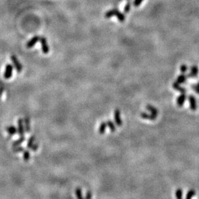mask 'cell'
<instances>
[{
    "label": "cell",
    "instance_id": "31",
    "mask_svg": "<svg viewBox=\"0 0 199 199\" xmlns=\"http://www.w3.org/2000/svg\"><path fill=\"white\" fill-rule=\"evenodd\" d=\"M92 197V193L90 192V191H88V192H86L85 198H87V199H90Z\"/></svg>",
    "mask_w": 199,
    "mask_h": 199
},
{
    "label": "cell",
    "instance_id": "14",
    "mask_svg": "<svg viewBox=\"0 0 199 199\" xmlns=\"http://www.w3.org/2000/svg\"><path fill=\"white\" fill-rule=\"evenodd\" d=\"M5 130L10 135H15L17 133V129L16 128V127H15L14 126H7Z\"/></svg>",
    "mask_w": 199,
    "mask_h": 199
},
{
    "label": "cell",
    "instance_id": "20",
    "mask_svg": "<svg viewBox=\"0 0 199 199\" xmlns=\"http://www.w3.org/2000/svg\"><path fill=\"white\" fill-rule=\"evenodd\" d=\"M36 141V137L34 135L31 136V137L28 139V142H27V148H31L33 144Z\"/></svg>",
    "mask_w": 199,
    "mask_h": 199
},
{
    "label": "cell",
    "instance_id": "29",
    "mask_svg": "<svg viewBox=\"0 0 199 199\" xmlns=\"http://www.w3.org/2000/svg\"><path fill=\"white\" fill-rule=\"evenodd\" d=\"M143 1H144V0H134V5L135 7H139V6L141 5V4Z\"/></svg>",
    "mask_w": 199,
    "mask_h": 199
},
{
    "label": "cell",
    "instance_id": "2",
    "mask_svg": "<svg viewBox=\"0 0 199 199\" xmlns=\"http://www.w3.org/2000/svg\"><path fill=\"white\" fill-rule=\"evenodd\" d=\"M10 59H11V61H12V63L14 66V67L16 68L17 72L18 73L21 72L22 69H23V66H22V65L21 64V62H20V61L18 60V59L17 58V57L15 56V55H12V56H11Z\"/></svg>",
    "mask_w": 199,
    "mask_h": 199
},
{
    "label": "cell",
    "instance_id": "17",
    "mask_svg": "<svg viewBox=\"0 0 199 199\" xmlns=\"http://www.w3.org/2000/svg\"><path fill=\"white\" fill-rule=\"evenodd\" d=\"M25 141V135L21 136V137L19 139H17V140H16V141H15L12 142V147L20 146L22 142H23Z\"/></svg>",
    "mask_w": 199,
    "mask_h": 199
},
{
    "label": "cell",
    "instance_id": "3",
    "mask_svg": "<svg viewBox=\"0 0 199 199\" xmlns=\"http://www.w3.org/2000/svg\"><path fill=\"white\" fill-rule=\"evenodd\" d=\"M13 72V65L11 64H7L5 67V70L4 73H3V77L6 79H10L12 76Z\"/></svg>",
    "mask_w": 199,
    "mask_h": 199
},
{
    "label": "cell",
    "instance_id": "22",
    "mask_svg": "<svg viewBox=\"0 0 199 199\" xmlns=\"http://www.w3.org/2000/svg\"><path fill=\"white\" fill-rule=\"evenodd\" d=\"M76 195L77 198L79 199H81L83 198V192H82V190L80 188V187H77V188L76 190Z\"/></svg>",
    "mask_w": 199,
    "mask_h": 199
},
{
    "label": "cell",
    "instance_id": "8",
    "mask_svg": "<svg viewBox=\"0 0 199 199\" xmlns=\"http://www.w3.org/2000/svg\"><path fill=\"white\" fill-rule=\"evenodd\" d=\"M114 120L117 126H121L123 124V121L121 119V113L119 110H115V112H114Z\"/></svg>",
    "mask_w": 199,
    "mask_h": 199
},
{
    "label": "cell",
    "instance_id": "16",
    "mask_svg": "<svg viewBox=\"0 0 199 199\" xmlns=\"http://www.w3.org/2000/svg\"><path fill=\"white\" fill-rule=\"evenodd\" d=\"M187 79V75L185 74H181L178 77L177 79H176V82H178L179 84H182V83H185L186 82V80Z\"/></svg>",
    "mask_w": 199,
    "mask_h": 199
},
{
    "label": "cell",
    "instance_id": "26",
    "mask_svg": "<svg viewBox=\"0 0 199 199\" xmlns=\"http://www.w3.org/2000/svg\"><path fill=\"white\" fill-rule=\"evenodd\" d=\"M38 147H39V142L37 141L33 144L31 149L33 151V152H36V151L38 149Z\"/></svg>",
    "mask_w": 199,
    "mask_h": 199
},
{
    "label": "cell",
    "instance_id": "9",
    "mask_svg": "<svg viewBox=\"0 0 199 199\" xmlns=\"http://www.w3.org/2000/svg\"><path fill=\"white\" fill-rule=\"evenodd\" d=\"M186 93H182L176 99V104L179 106V107H182L184 105V102L186 99Z\"/></svg>",
    "mask_w": 199,
    "mask_h": 199
},
{
    "label": "cell",
    "instance_id": "15",
    "mask_svg": "<svg viewBox=\"0 0 199 199\" xmlns=\"http://www.w3.org/2000/svg\"><path fill=\"white\" fill-rule=\"evenodd\" d=\"M146 108L147 110H148L149 112H150V113L152 114H153V115H156V116L158 115V110L155 107H154V106L150 105H148L146 106Z\"/></svg>",
    "mask_w": 199,
    "mask_h": 199
},
{
    "label": "cell",
    "instance_id": "19",
    "mask_svg": "<svg viewBox=\"0 0 199 199\" xmlns=\"http://www.w3.org/2000/svg\"><path fill=\"white\" fill-rule=\"evenodd\" d=\"M106 124H107V126L110 128V131H112V132L115 131V129H116L115 126L112 121H110V120L107 121V122H106Z\"/></svg>",
    "mask_w": 199,
    "mask_h": 199
},
{
    "label": "cell",
    "instance_id": "5",
    "mask_svg": "<svg viewBox=\"0 0 199 199\" xmlns=\"http://www.w3.org/2000/svg\"><path fill=\"white\" fill-rule=\"evenodd\" d=\"M188 101L190 103V109L192 110V111L195 112V110L197 108V101H196V99H195V96L193 95H190L188 96Z\"/></svg>",
    "mask_w": 199,
    "mask_h": 199
},
{
    "label": "cell",
    "instance_id": "7",
    "mask_svg": "<svg viewBox=\"0 0 199 199\" xmlns=\"http://www.w3.org/2000/svg\"><path fill=\"white\" fill-rule=\"evenodd\" d=\"M17 134L20 136H23L25 134V127L23 126V120L19 119L17 121Z\"/></svg>",
    "mask_w": 199,
    "mask_h": 199
},
{
    "label": "cell",
    "instance_id": "1",
    "mask_svg": "<svg viewBox=\"0 0 199 199\" xmlns=\"http://www.w3.org/2000/svg\"><path fill=\"white\" fill-rule=\"evenodd\" d=\"M113 16H117L118 18V20L121 22H123L125 20V16L123 13H121L119 10L117 9H112L110 10L108 12H106L105 14V17L106 18H110Z\"/></svg>",
    "mask_w": 199,
    "mask_h": 199
},
{
    "label": "cell",
    "instance_id": "13",
    "mask_svg": "<svg viewBox=\"0 0 199 199\" xmlns=\"http://www.w3.org/2000/svg\"><path fill=\"white\" fill-rule=\"evenodd\" d=\"M24 123H25V130L27 133L31 132V121L28 117H26L24 119Z\"/></svg>",
    "mask_w": 199,
    "mask_h": 199
},
{
    "label": "cell",
    "instance_id": "28",
    "mask_svg": "<svg viewBox=\"0 0 199 199\" xmlns=\"http://www.w3.org/2000/svg\"><path fill=\"white\" fill-rule=\"evenodd\" d=\"M180 71H181V72L182 73H184L187 72V67L186 65H182L181 66H180Z\"/></svg>",
    "mask_w": 199,
    "mask_h": 199
},
{
    "label": "cell",
    "instance_id": "25",
    "mask_svg": "<svg viewBox=\"0 0 199 199\" xmlns=\"http://www.w3.org/2000/svg\"><path fill=\"white\" fill-rule=\"evenodd\" d=\"M175 197L176 198H181L182 197V190L181 189H178L175 192Z\"/></svg>",
    "mask_w": 199,
    "mask_h": 199
},
{
    "label": "cell",
    "instance_id": "32",
    "mask_svg": "<svg viewBox=\"0 0 199 199\" xmlns=\"http://www.w3.org/2000/svg\"><path fill=\"white\" fill-rule=\"evenodd\" d=\"M3 92H4V88H3L2 86L0 87V97H1V95H3Z\"/></svg>",
    "mask_w": 199,
    "mask_h": 199
},
{
    "label": "cell",
    "instance_id": "12",
    "mask_svg": "<svg viewBox=\"0 0 199 199\" xmlns=\"http://www.w3.org/2000/svg\"><path fill=\"white\" fill-rule=\"evenodd\" d=\"M172 86L175 90H177L178 92H181V93H186V92H187V90L185 88H183L182 86H180V84H179L178 82H176V81H175V82L173 83Z\"/></svg>",
    "mask_w": 199,
    "mask_h": 199
},
{
    "label": "cell",
    "instance_id": "4",
    "mask_svg": "<svg viewBox=\"0 0 199 199\" xmlns=\"http://www.w3.org/2000/svg\"><path fill=\"white\" fill-rule=\"evenodd\" d=\"M39 41L40 43L41 44V49H42V52L44 54H47L49 52V45H48L46 39L44 37H40L39 38Z\"/></svg>",
    "mask_w": 199,
    "mask_h": 199
},
{
    "label": "cell",
    "instance_id": "6",
    "mask_svg": "<svg viewBox=\"0 0 199 199\" xmlns=\"http://www.w3.org/2000/svg\"><path fill=\"white\" fill-rule=\"evenodd\" d=\"M190 73L187 75V78H197L198 77V68L197 66H192L190 67Z\"/></svg>",
    "mask_w": 199,
    "mask_h": 199
},
{
    "label": "cell",
    "instance_id": "30",
    "mask_svg": "<svg viewBox=\"0 0 199 199\" xmlns=\"http://www.w3.org/2000/svg\"><path fill=\"white\" fill-rule=\"evenodd\" d=\"M191 88H193L194 91L196 90H198L199 89V82L195 84H192V85H191Z\"/></svg>",
    "mask_w": 199,
    "mask_h": 199
},
{
    "label": "cell",
    "instance_id": "21",
    "mask_svg": "<svg viewBox=\"0 0 199 199\" xmlns=\"http://www.w3.org/2000/svg\"><path fill=\"white\" fill-rule=\"evenodd\" d=\"M23 159L25 161H28L29 159H30V157H31V153L30 152H29L28 150H25L23 151Z\"/></svg>",
    "mask_w": 199,
    "mask_h": 199
},
{
    "label": "cell",
    "instance_id": "23",
    "mask_svg": "<svg viewBox=\"0 0 199 199\" xmlns=\"http://www.w3.org/2000/svg\"><path fill=\"white\" fill-rule=\"evenodd\" d=\"M195 195V191L193 190H191L188 191V192L187 193L186 196V198L190 199V198H192Z\"/></svg>",
    "mask_w": 199,
    "mask_h": 199
},
{
    "label": "cell",
    "instance_id": "18",
    "mask_svg": "<svg viewBox=\"0 0 199 199\" xmlns=\"http://www.w3.org/2000/svg\"><path fill=\"white\" fill-rule=\"evenodd\" d=\"M106 127H107V124H106V122H102L100 126H99V133L100 134H104L105 133V130L106 129Z\"/></svg>",
    "mask_w": 199,
    "mask_h": 199
},
{
    "label": "cell",
    "instance_id": "11",
    "mask_svg": "<svg viewBox=\"0 0 199 199\" xmlns=\"http://www.w3.org/2000/svg\"><path fill=\"white\" fill-rule=\"evenodd\" d=\"M141 117L142 118V119H148V120H155L157 119V117L156 115H153V114L152 113H147L145 112H142L141 113Z\"/></svg>",
    "mask_w": 199,
    "mask_h": 199
},
{
    "label": "cell",
    "instance_id": "10",
    "mask_svg": "<svg viewBox=\"0 0 199 199\" xmlns=\"http://www.w3.org/2000/svg\"><path fill=\"white\" fill-rule=\"evenodd\" d=\"M39 38H40V37L38 36H34L31 40H29V41L27 42L26 46H27L28 49H31V48L33 47L36 45L37 42L39 41Z\"/></svg>",
    "mask_w": 199,
    "mask_h": 199
},
{
    "label": "cell",
    "instance_id": "27",
    "mask_svg": "<svg viewBox=\"0 0 199 199\" xmlns=\"http://www.w3.org/2000/svg\"><path fill=\"white\" fill-rule=\"evenodd\" d=\"M130 8H131L130 2V1H128V2L126 3V6H125V7H124V12H125V13H128V12H129V11H130Z\"/></svg>",
    "mask_w": 199,
    "mask_h": 199
},
{
    "label": "cell",
    "instance_id": "24",
    "mask_svg": "<svg viewBox=\"0 0 199 199\" xmlns=\"http://www.w3.org/2000/svg\"><path fill=\"white\" fill-rule=\"evenodd\" d=\"M12 150H13V152L14 153H18V152H23L24 148H23V147H22V146H15V147H13Z\"/></svg>",
    "mask_w": 199,
    "mask_h": 199
}]
</instances>
